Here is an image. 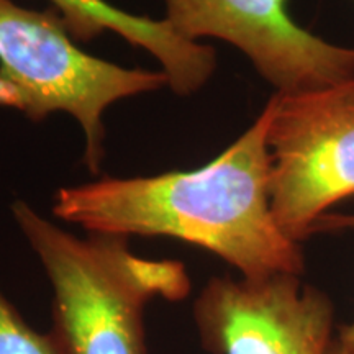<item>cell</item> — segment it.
<instances>
[{"instance_id":"5","label":"cell","mask_w":354,"mask_h":354,"mask_svg":"<svg viewBox=\"0 0 354 354\" xmlns=\"http://www.w3.org/2000/svg\"><path fill=\"white\" fill-rule=\"evenodd\" d=\"M165 20L189 41L238 48L276 94L335 91L354 82V48L317 37L292 19L289 0H165Z\"/></svg>"},{"instance_id":"6","label":"cell","mask_w":354,"mask_h":354,"mask_svg":"<svg viewBox=\"0 0 354 354\" xmlns=\"http://www.w3.org/2000/svg\"><path fill=\"white\" fill-rule=\"evenodd\" d=\"M76 41H92L113 32L131 46L156 57L169 88L177 95H190L205 86L216 69V55L207 44L180 37L166 20L135 15L107 0H50Z\"/></svg>"},{"instance_id":"10","label":"cell","mask_w":354,"mask_h":354,"mask_svg":"<svg viewBox=\"0 0 354 354\" xmlns=\"http://www.w3.org/2000/svg\"><path fill=\"white\" fill-rule=\"evenodd\" d=\"M339 92H342L343 97H346L349 100H354V82L348 84V86L339 87Z\"/></svg>"},{"instance_id":"8","label":"cell","mask_w":354,"mask_h":354,"mask_svg":"<svg viewBox=\"0 0 354 354\" xmlns=\"http://www.w3.org/2000/svg\"><path fill=\"white\" fill-rule=\"evenodd\" d=\"M354 228V215H339V214H325L313 227V234L320 232H338V230ZM338 338L344 343L354 344V322L343 326L339 330Z\"/></svg>"},{"instance_id":"3","label":"cell","mask_w":354,"mask_h":354,"mask_svg":"<svg viewBox=\"0 0 354 354\" xmlns=\"http://www.w3.org/2000/svg\"><path fill=\"white\" fill-rule=\"evenodd\" d=\"M162 87H169L162 71L123 68L82 51L53 7L33 10L0 0V105L33 122L56 112L76 118L92 174L105 156V110Z\"/></svg>"},{"instance_id":"9","label":"cell","mask_w":354,"mask_h":354,"mask_svg":"<svg viewBox=\"0 0 354 354\" xmlns=\"http://www.w3.org/2000/svg\"><path fill=\"white\" fill-rule=\"evenodd\" d=\"M320 354H354V344L344 343L339 338L331 336V339L326 343V346L323 348Z\"/></svg>"},{"instance_id":"2","label":"cell","mask_w":354,"mask_h":354,"mask_svg":"<svg viewBox=\"0 0 354 354\" xmlns=\"http://www.w3.org/2000/svg\"><path fill=\"white\" fill-rule=\"evenodd\" d=\"M10 210L51 284L50 333L61 354H148L146 308L189 297L185 266L135 254L125 236H76L25 201Z\"/></svg>"},{"instance_id":"4","label":"cell","mask_w":354,"mask_h":354,"mask_svg":"<svg viewBox=\"0 0 354 354\" xmlns=\"http://www.w3.org/2000/svg\"><path fill=\"white\" fill-rule=\"evenodd\" d=\"M271 99V209L300 245L326 209L354 197V100L339 88Z\"/></svg>"},{"instance_id":"7","label":"cell","mask_w":354,"mask_h":354,"mask_svg":"<svg viewBox=\"0 0 354 354\" xmlns=\"http://www.w3.org/2000/svg\"><path fill=\"white\" fill-rule=\"evenodd\" d=\"M0 354H61L50 331L32 328L0 290Z\"/></svg>"},{"instance_id":"1","label":"cell","mask_w":354,"mask_h":354,"mask_svg":"<svg viewBox=\"0 0 354 354\" xmlns=\"http://www.w3.org/2000/svg\"><path fill=\"white\" fill-rule=\"evenodd\" d=\"M272 110L269 99L253 125L198 169L61 187L53 215L91 234L180 240L218 256L250 281L302 276V248L282 232L271 209Z\"/></svg>"}]
</instances>
